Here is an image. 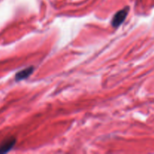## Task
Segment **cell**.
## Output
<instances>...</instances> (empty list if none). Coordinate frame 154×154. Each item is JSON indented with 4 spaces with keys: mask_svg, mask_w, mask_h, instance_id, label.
<instances>
[{
    "mask_svg": "<svg viewBox=\"0 0 154 154\" xmlns=\"http://www.w3.org/2000/svg\"><path fill=\"white\" fill-rule=\"evenodd\" d=\"M15 142H16V140L14 138H10L8 141H6L5 142L3 143L0 146V153H6V152L9 151L14 147Z\"/></svg>",
    "mask_w": 154,
    "mask_h": 154,
    "instance_id": "3957f363",
    "label": "cell"
},
{
    "mask_svg": "<svg viewBox=\"0 0 154 154\" xmlns=\"http://www.w3.org/2000/svg\"><path fill=\"white\" fill-rule=\"evenodd\" d=\"M33 71H34V68H33L32 66L20 71V72H19L18 73L16 74V76H15L16 81H21V80L26 79V78H28V77L32 73Z\"/></svg>",
    "mask_w": 154,
    "mask_h": 154,
    "instance_id": "7a4b0ae2",
    "label": "cell"
},
{
    "mask_svg": "<svg viewBox=\"0 0 154 154\" xmlns=\"http://www.w3.org/2000/svg\"><path fill=\"white\" fill-rule=\"evenodd\" d=\"M129 7H126L125 8L122 9L121 11L117 12L113 17L112 21H111V24L114 27H117L124 21L126 19V16H127L128 13H129Z\"/></svg>",
    "mask_w": 154,
    "mask_h": 154,
    "instance_id": "6da1fadb",
    "label": "cell"
}]
</instances>
